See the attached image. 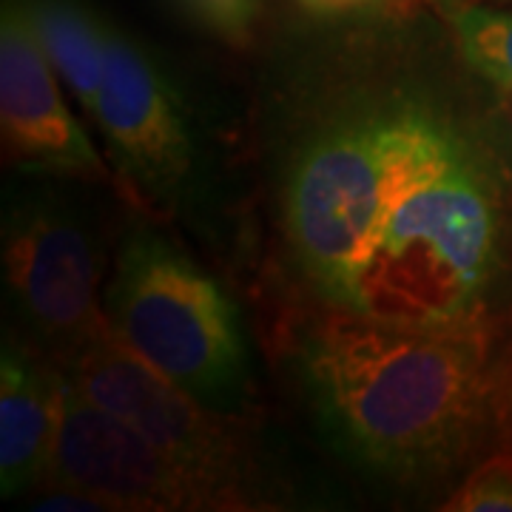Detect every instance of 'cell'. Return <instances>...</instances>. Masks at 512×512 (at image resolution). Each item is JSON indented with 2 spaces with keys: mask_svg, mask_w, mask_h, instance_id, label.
Returning a JSON list of instances; mask_svg holds the SVG:
<instances>
[{
  "mask_svg": "<svg viewBox=\"0 0 512 512\" xmlns=\"http://www.w3.org/2000/svg\"><path fill=\"white\" fill-rule=\"evenodd\" d=\"M319 413L367 464L413 476L447 467L476 430L484 350L464 325L330 319L305 353Z\"/></svg>",
  "mask_w": 512,
  "mask_h": 512,
  "instance_id": "obj_1",
  "label": "cell"
},
{
  "mask_svg": "<svg viewBox=\"0 0 512 512\" xmlns=\"http://www.w3.org/2000/svg\"><path fill=\"white\" fill-rule=\"evenodd\" d=\"M458 143L419 111L336 128L316 140L288 183V237L313 285L345 305L356 265L382 217L458 154Z\"/></svg>",
  "mask_w": 512,
  "mask_h": 512,
  "instance_id": "obj_2",
  "label": "cell"
},
{
  "mask_svg": "<svg viewBox=\"0 0 512 512\" xmlns=\"http://www.w3.org/2000/svg\"><path fill=\"white\" fill-rule=\"evenodd\" d=\"M493 251L490 185L458 148L441 174L384 214L342 308L404 328L461 325L490 276Z\"/></svg>",
  "mask_w": 512,
  "mask_h": 512,
  "instance_id": "obj_3",
  "label": "cell"
},
{
  "mask_svg": "<svg viewBox=\"0 0 512 512\" xmlns=\"http://www.w3.org/2000/svg\"><path fill=\"white\" fill-rule=\"evenodd\" d=\"M111 333L165 379L211 404L234 396L245 376L237 313L217 282L148 228L117 254L106 288Z\"/></svg>",
  "mask_w": 512,
  "mask_h": 512,
  "instance_id": "obj_4",
  "label": "cell"
},
{
  "mask_svg": "<svg viewBox=\"0 0 512 512\" xmlns=\"http://www.w3.org/2000/svg\"><path fill=\"white\" fill-rule=\"evenodd\" d=\"M100 256L89 228L52 191H29L6 208L3 279L18 313L69 356L109 330L100 311Z\"/></svg>",
  "mask_w": 512,
  "mask_h": 512,
  "instance_id": "obj_5",
  "label": "cell"
},
{
  "mask_svg": "<svg viewBox=\"0 0 512 512\" xmlns=\"http://www.w3.org/2000/svg\"><path fill=\"white\" fill-rule=\"evenodd\" d=\"M66 376L89 399L140 430L157 450L222 501L237 498L239 444L200 399L103 330L69 356Z\"/></svg>",
  "mask_w": 512,
  "mask_h": 512,
  "instance_id": "obj_6",
  "label": "cell"
},
{
  "mask_svg": "<svg viewBox=\"0 0 512 512\" xmlns=\"http://www.w3.org/2000/svg\"><path fill=\"white\" fill-rule=\"evenodd\" d=\"M63 376L57 439L46 476L60 490L100 501L106 510H202L220 498L174 464L128 421L89 399Z\"/></svg>",
  "mask_w": 512,
  "mask_h": 512,
  "instance_id": "obj_7",
  "label": "cell"
},
{
  "mask_svg": "<svg viewBox=\"0 0 512 512\" xmlns=\"http://www.w3.org/2000/svg\"><path fill=\"white\" fill-rule=\"evenodd\" d=\"M94 120L128 197L171 211L194 168L183 103L146 49L114 26Z\"/></svg>",
  "mask_w": 512,
  "mask_h": 512,
  "instance_id": "obj_8",
  "label": "cell"
},
{
  "mask_svg": "<svg viewBox=\"0 0 512 512\" xmlns=\"http://www.w3.org/2000/svg\"><path fill=\"white\" fill-rule=\"evenodd\" d=\"M23 0L3 3L0 20V126L6 157L37 174L117 185L57 89Z\"/></svg>",
  "mask_w": 512,
  "mask_h": 512,
  "instance_id": "obj_9",
  "label": "cell"
},
{
  "mask_svg": "<svg viewBox=\"0 0 512 512\" xmlns=\"http://www.w3.org/2000/svg\"><path fill=\"white\" fill-rule=\"evenodd\" d=\"M63 399V376L35 365L18 345H3L0 365V490L26 493L49 473Z\"/></svg>",
  "mask_w": 512,
  "mask_h": 512,
  "instance_id": "obj_10",
  "label": "cell"
},
{
  "mask_svg": "<svg viewBox=\"0 0 512 512\" xmlns=\"http://www.w3.org/2000/svg\"><path fill=\"white\" fill-rule=\"evenodd\" d=\"M32 29L69 92L89 117L97 114L109 55V23L80 0H23Z\"/></svg>",
  "mask_w": 512,
  "mask_h": 512,
  "instance_id": "obj_11",
  "label": "cell"
},
{
  "mask_svg": "<svg viewBox=\"0 0 512 512\" xmlns=\"http://www.w3.org/2000/svg\"><path fill=\"white\" fill-rule=\"evenodd\" d=\"M464 60L490 83L512 92V12L464 6L453 15Z\"/></svg>",
  "mask_w": 512,
  "mask_h": 512,
  "instance_id": "obj_12",
  "label": "cell"
},
{
  "mask_svg": "<svg viewBox=\"0 0 512 512\" xmlns=\"http://www.w3.org/2000/svg\"><path fill=\"white\" fill-rule=\"evenodd\" d=\"M450 510H512V458L490 461L447 504Z\"/></svg>",
  "mask_w": 512,
  "mask_h": 512,
  "instance_id": "obj_13",
  "label": "cell"
},
{
  "mask_svg": "<svg viewBox=\"0 0 512 512\" xmlns=\"http://www.w3.org/2000/svg\"><path fill=\"white\" fill-rule=\"evenodd\" d=\"M197 18L228 43H245L254 29L259 0H188Z\"/></svg>",
  "mask_w": 512,
  "mask_h": 512,
  "instance_id": "obj_14",
  "label": "cell"
},
{
  "mask_svg": "<svg viewBox=\"0 0 512 512\" xmlns=\"http://www.w3.org/2000/svg\"><path fill=\"white\" fill-rule=\"evenodd\" d=\"M302 9H308L319 18H348V15H376L396 9L402 0H299Z\"/></svg>",
  "mask_w": 512,
  "mask_h": 512,
  "instance_id": "obj_15",
  "label": "cell"
}]
</instances>
